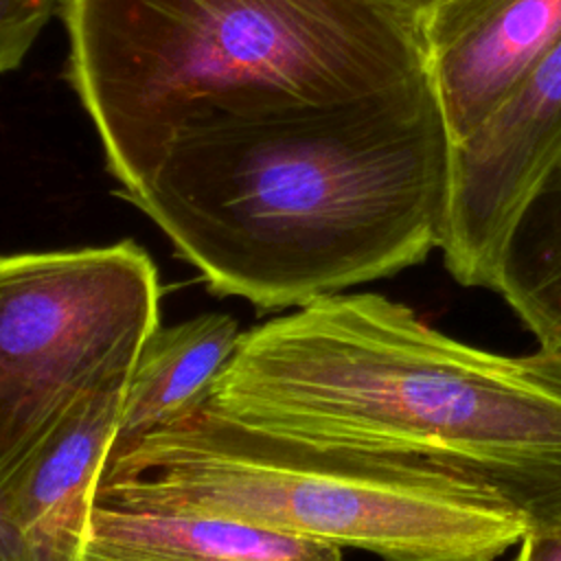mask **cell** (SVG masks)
I'll return each instance as SVG.
<instances>
[{
  "label": "cell",
  "instance_id": "cell-6",
  "mask_svg": "<svg viewBox=\"0 0 561 561\" xmlns=\"http://www.w3.org/2000/svg\"><path fill=\"white\" fill-rule=\"evenodd\" d=\"M561 160V42L460 142L451 145L440 252L467 287L495 285L506 230Z\"/></svg>",
  "mask_w": 561,
  "mask_h": 561
},
{
  "label": "cell",
  "instance_id": "cell-1",
  "mask_svg": "<svg viewBox=\"0 0 561 561\" xmlns=\"http://www.w3.org/2000/svg\"><path fill=\"white\" fill-rule=\"evenodd\" d=\"M449 160L427 79L182 131L123 195L210 291L261 311L296 309L438 248Z\"/></svg>",
  "mask_w": 561,
  "mask_h": 561
},
{
  "label": "cell",
  "instance_id": "cell-5",
  "mask_svg": "<svg viewBox=\"0 0 561 561\" xmlns=\"http://www.w3.org/2000/svg\"><path fill=\"white\" fill-rule=\"evenodd\" d=\"M134 241L0 254V482L92 392L127 386L160 324Z\"/></svg>",
  "mask_w": 561,
  "mask_h": 561
},
{
  "label": "cell",
  "instance_id": "cell-10",
  "mask_svg": "<svg viewBox=\"0 0 561 561\" xmlns=\"http://www.w3.org/2000/svg\"><path fill=\"white\" fill-rule=\"evenodd\" d=\"M239 337V322L217 311L169 327L158 324L129 375L110 458L195 414L208 401L210 388L228 366Z\"/></svg>",
  "mask_w": 561,
  "mask_h": 561
},
{
  "label": "cell",
  "instance_id": "cell-4",
  "mask_svg": "<svg viewBox=\"0 0 561 561\" xmlns=\"http://www.w3.org/2000/svg\"><path fill=\"white\" fill-rule=\"evenodd\" d=\"M96 502L224 515L386 561H493L530 530L434 462L263 434L206 403L110 458Z\"/></svg>",
  "mask_w": 561,
  "mask_h": 561
},
{
  "label": "cell",
  "instance_id": "cell-12",
  "mask_svg": "<svg viewBox=\"0 0 561 561\" xmlns=\"http://www.w3.org/2000/svg\"><path fill=\"white\" fill-rule=\"evenodd\" d=\"M53 9L55 0H0V72L20 66Z\"/></svg>",
  "mask_w": 561,
  "mask_h": 561
},
{
  "label": "cell",
  "instance_id": "cell-14",
  "mask_svg": "<svg viewBox=\"0 0 561 561\" xmlns=\"http://www.w3.org/2000/svg\"><path fill=\"white\" fill-rule=\"evenodd\" d=\"M0 561H26L24 546L4 508L2 495H0Z\"/></svg>",
  "mask_w": 561,
  "mask_h": 561
},
{
  "label": "cell",
  "instance_id": "cell-11",
  "mask_svg": "<svg viewBox=\"0 0 561 561\" xmlns=\"http://www.w3.org/2000/svg\"><path fill=\"white\" fill-rule=\"evenodd\" d=\"M493 289L533 331L539 351L561 359V160L506 230Z\"/></svg>",
  "mask_w": 561,
  "mask_h": 561
},
{
  "label": "cell",
  "instance_id": "cell-13",
  "mask_svg": "<svg viewBox=\"0 0 561 561\" xmlns=\"http://www.w3.org/2000/svg\"><path fill=\"white\" fill-rule=\"evenodd\" d=\"M515 561H561V533L528 530Z\"/></svg>",
  "mask_w": 561,
  "mask_h": 561
},
{
  "label": "cell",
  "instance_id": "cell-15",
  "mask_svg": "<svg viewBox=\"0 0 561 561\" xmlns=\"http://www.w3.org/2000/svg\"><path fill=\"white\" fill-rule=\"evenodd\" d=\"M379 2L419 28V22L427 13H432L436 7H440L449 0H379Z\"/></svg>",
  "mask_w": 561,
  "mask_h": 561
},
{
  "label": "cell",
  "instance_id": "cell-3",
  "mask_svg": "<svg viewBox=\"0 0 561 561\" xmlns=\"http://www.w3.org/2000/svg\"><path fill=\"white\" fill-rule=\"evenodd\" d=\"M70 81L121 186L182 131L427 81L419 28L379 0H66Z\"/></svg>",
  "mask_w": 561,
  "mask_h": 561
},
{
  "label": "cell",
  "instance_id": "cell-8",
  "mask_svg": "<svg viewBox=\"0 0 561 561\" xmlns=\"http://www.w3.org/2000/svg\"><path fill=\"white\" fill-rule=\"evenodd\" d=\"M127 386L92 392L2 482L26 561H85L101 473Z\"/></svg>",
  "mask_w": 561,
  "mask_h": 561
},
{
  "label": "cell",
  "instance_id": "cell-7",
  "mask_svg": "<svg viewBox=\"0 0 561 561\" xmlns=\"http://www.w3.org/2000/svg\"><path fill=\"white\" fill-rule=\"evenodd\" d=\"M419 35L456 145L561 42V0H449L419 22Z\"/></svg>",
  "mask_w": 561,
  "mask_h": 561
},
{
  "label": "cell",
  "instance_id": "cell-9",
  "mask_svg": "<svg viewBox=\"0 0 561 561\" xmlns=\"http://www.w3.org/2000/svg\"><path fill=\"white\" fill-rule=\"evenodd\" d=\"M88 557L99 561H344L342 548L206 513L96 502Z\"/></svg>",
  "mask_w": 561,
  "mask_h": 561
},
{
  "label": "cell",
  "instance_id": "cell-16",
  "mask_svg": "<svg viewBox=\"0 0 561 561\" xmlns=\"http://www.w3.org/2000/svg\"><path fill=\"white\" fill-rule=\"evenodd\" d=\"M85 561H99V559H92V557H88V559H85Z\"/></svg>",
  "mask_w": 561,
  "mask_h": 561
},
{
  "label": "cell",
  "instance_id": "cell-2",
  "mask_svg": "<svg viewBox=\"0 0 561 561\" xmlns=\"http://www.w3.org/2000/svg\"><path fill=\"white\" fill-rule=\"evenodd\" d=\"M206 405L320 447L412 456L561 533V359L458 342L379 294H331L243 331Z\"/></svg>",
  "mask_w": 561,
  "mask_h": 561
}]
</instances>
